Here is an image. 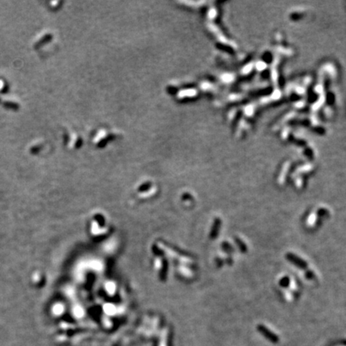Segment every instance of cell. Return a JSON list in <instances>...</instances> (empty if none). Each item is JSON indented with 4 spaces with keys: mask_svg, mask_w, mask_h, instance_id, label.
Returning <instances> with one entry per match:
<instances>
[{
    "mask_svg": "<svg viewBox=\"0 0 346 346\" xmlns=\"http://www.w3.org/2000/svg\"><path fill=\"white\" fill-rule=\"evenodd\" d=\"M285 256H286V259L289 262L296 265V267L301 268V269H306L307 267H308V264L305 260H303L302 258H300L298 256H296L293 253H291V252L287 253Z\"/></svg>",
    "mask_w": 346,
    "mask_h": 346,
    "instance_id": "cell-1",
    "label": "cell"
},
{
    "mask_svg": "<svg viewBox=\"0 0 346 346\" xmlns=\"http://www.w3.org/2000/svg\"><path fill=\"white\" fill-rule=\"evenodd\" d=\"M257 329H258L259 332H260L263 336H265V337H266L268 340H270V341H272V342L273 343L278 342L279 340L278 336H276L275 333H273L272 331L269 330L268 328H267L264 325H258Z\"/></svg>",
    "mask_w": 346,
    "mask_h": 346,
    "instance_id": "cell-2",
    "label": "cell"
},
{
    "mask_svg": "<svg viewBox=\"0 0 346 346\" xmlns=\"http://www.w3.org/2000/svg\"><path fill=\"white\" fill-rule=\"evenodd\" d=\"M235 241H236V244H237V246H238L239 249L240 250V252H243V253H245V252H247V250H248V248H247V246L244 244V243L243 242L242 240H240V239L239 238H235Z\"/></svg>",
    "mask_w": 346,
    "mask_h": 346,
    "instance_id": "cell-3",
    "label": "cell"
},
{
    "mask_svg": "<svg viewBox=\"0 0 346 346\" xmlns=\"http://www.w3.org/2000/svg\"><path fill=\"white\" fill-rule=\"evenodd\" d=\"M280 286L284 287V288L288 287V284H289V278H288V277H287V276H284V277H283V278L280 280Z\"/></svg>",
    "mask_w": 346,
    "mask_h": 346,
    "instance_id": "cell-4",
    "label": "cell"
},
{
    "mask_svg": "<svg viewBox=\"0 0 346 346\" xmlns=\"http://www.w3.org/2000/svg\"><path fill=\"white\" fill-rule=\"evenodd\" d=\"M305 277H306L307 279H308V280H312V279L314 277V274H313V272H312L308 270L306 272H305Z\"/></svg>",
    "mask_w": 346,
    "mask_h": 346,
    "instance_id": "cell-5",
    "label": "cell"
},
{
    "mask_svg": "<svg viewBox=\"0 0 346 346\" xmlns=\"http://www.w3.org/2000/svg\"><path fill=\"white\" fill-rule=\"evenodd\" d=\"M328 211H326L325 209H320V210L318 211V215L319 216H324V215H326L327 213H328Z\"/></svg>",
    "mask_w": 346,
    "mask_h": 346,
    "instance_id": "cell-6",
    "label": "cell"
}]
</instances>
